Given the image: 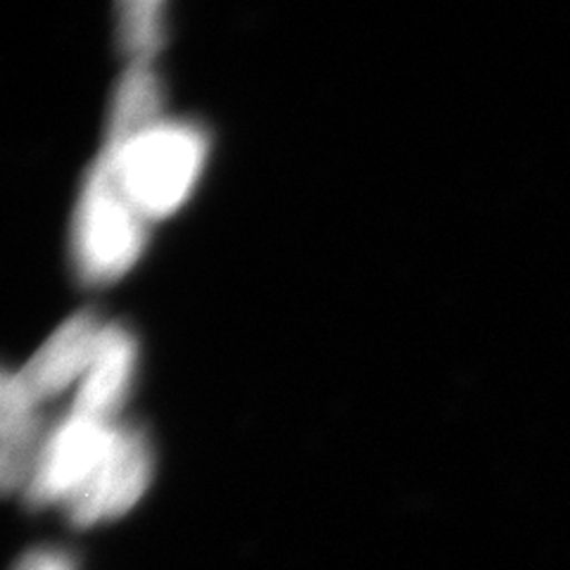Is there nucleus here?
Instances as JSON below:
<instances>
[{"label":"nucleus","mask_w":570,"mask_h":570,"mask_svg":"<svg viewBox=\"0 0 570 570\" xmlns=\"http://www.w3.org/2000/svg\"><path fill=\"white\" fill-rule=\"evenodd\" d=\"M127 198L146 219H163L186 203L207 159V136L195 124L157 121L124 142H105Z\"/></svg>","instance_id":"1"},{"label":"nucleus","mask_w":570,"mask_h":570,"mask_svg":"<svg viewBox=\"0 0 570 570\" xmlns=\"http://www.w3.org/2000/svg\"><path fill=\"white\" fill-rule=\"evenodd\" d=\"M146 217L121 190L112 165L100 155L88 171L75 214V266L79 276L102 285L127 274L146 245Z\"/></svg>","instance_id":"2"},{"label":"nucleus","mask_w":570,"mask_h":570,"mask_svg":"<svg viewBox=\"0 0 570 570\" xmlns=\"http://www.w3.org/2000/svg\"><path fill=\"white\" fill-rule=\"evenodd\" d=\"M115 433L112 421L71 412L46 440L24 488L33 509L67 507L96 473Z\"/></svg>","instance_id":"3"},{"label":"nucleus","mask_w":570,"mask_h":570,"mask_svg":"<svg viewBox=\"0 0 570 570\" xmlns=\"http://www.w3.org/2000/svg\"><path fill=\"white\" fill-rule=\"evenodd\" d=\"M153 478L150 444L131 425H115V433L96 473L65 507L69 521L88 528L119 519L138 504Z\"/></svg>","instance_id":"4"},{"label":"nucleus","mask_w":570,"mask_h":570,"mask_svg":"<svg viewBox=\"0 0 570 570\" xmlns=\"http://www.w3.org/2000/svg\"><path fill=\"white\" fill-rule=\"evenodd\" d=\"M102 328L105 326L91 312L67 318L31 356V362L17 371L31 395L43 402L67 390L71 383H81L96 356Z\"/></svg>","instance_id":"5"},{"label":"nucleus","mask_w":570,"mask_h":570,"mask_svg":"<svg viewBox=\"0 0 570 570\" xmlns=\"http://www.w3.org/2000/svg\"><path fill=\"white\" fill-rule=\"evenodd\" d=\"M39 404L20 373H6L0 383V480L6 492L27 488L43 448Z\"/></svg>","instance_id":"6"},{"label":"nucleus","mask_w":570,"mask_h":570,"mask_svg":"<svg viewBox=\"0 0 570 570\" xmlns=\"http://www.w3.org/2000/svg\"><path fill=\"white\" fill-rule=\"evenodd\" d=\"M136 366V343L127 328L105 326L96 356L79 383L71 412L112 421V414L127 400Z\"/></svg>","instance_id":"7"},{"label":"nucleus","mask_w":570,"mask_h":570,"mask_svg":"<svg viewBox=\"0 0 570 570\" xmlns=\"http://www.w3.org/2000/svg\"><path fill=\"white\" fill-rule=\"evenodd\" d=\"M163 88L148 62H134L121 77L112 100L105 142H124L159 121Z\"/></svg>","instance_id":"8"},{"label":"nucleus","mask_w":570,"mask_h":570,"mask_svg":"<svg viewBox=\"0 0 570 570\" xmlns=\"http://www.w3.org/2000/svg\"><path fill=\"white\" fill-rule=\"evenodd\" d=\"M119 12L124 46L136 62H150L165 36V6L157 0H134V3H124Z\"/></svg>","instance_id":"9"},{"label":"nucleus","mask_w":570,"mask_h":570,"mask_svg":"<svg viewBox=\"0 0 570 570\" xmlns=\"http://www.w3.org/2000/svg\"><path fill=\"white\" fill-rule=\"evenodd\" d=\"M14 570H77V566L60 549H39L27 554Z\"/></svg>","instance_id":"10"}]
</instances>
